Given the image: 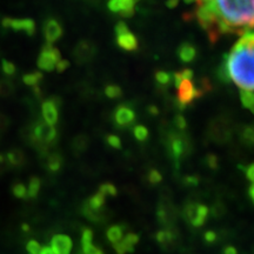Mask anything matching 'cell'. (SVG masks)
<instances>
[{
    "mask_svg": "<svg viewBox=\"0 0 254 254\" xmlns=\"http://www.w3.org/2000/svg\"><path fill=\"white\" fill-rule=\"evenodd\" d=\"M225 212H226V208H225V205L220 201L215 202V204L213 205V207H212V209H211V213L214 218H221L222 215L225 214Z\"/></svg>",
    "mask_w": 254,
    "mask_h": 254,
    "instance_id": "obj_40",
    "label": "cell"
},
{
    "mask_svg": "<svg viewBox=\"0 0 254 254\" xmlns=\"http://www.w3.org/2000/svg\"><path fill=\"white\" fill-rule=\"evenodd\" d=\"M178 237V233L173 228H167V230L159 231L155 236V239L161 246H170L173 245Z\"/></svg>",
    "mask_w": 254,
    "mask_h": 254,
    "instance_id": "obj_21",
    "label": "cell"
},
{
    "mask_svg": "<svg viewBox=\"0 0 254 254\" xmlns=\"http://www.w3.org/2000/svg\"><path fill=\"white\" fill-rule=\"evenodd\" d=\"M157 215L160 224L170 228L171 225L176 220V209L173 208V206L170 205V202H161L158 208Z\"/></svg>",
    "mask_w": 254,
    "mask_h": 254,
    "instance_id": "obj_15",
    "label": "cell"
},
{
    "mask_svg": "<svg viewBox=\"0 0 254 254\" xmlns=\"http://www.w3.org/2000/svg\"><path fill=\"white\" fill-rule=\"evenodd\" d=\"M180 75H182V78L184 79V80H192L193 71L190 68H185L180 72Z\"/></svg>",
    "mask_w": 254,
    "mask_h": 254,
    "instance_id": "obj_52",
    "label": "cell"
},
{
    "mask_svg": "<svg viewBox=\"0 0 254 254\" xmlns=\"http://www.w3.org/2000/svg\"><path fill=\"white\" fill-rule=\"evenodd\" d=\"M178 2H179V0H167L166 5H167V7L174 8L178 5Z\"/></svg>",
    "mask_w": 254,
    "mask_h": 254,
    "instance_id": "obj_58",
    "label": "cell"
},
{
    "mask_svg": "<svg viewBox=\"0 0 254 254\" xmlns=\"http://www.w3.org/2000/svg\"><path fill=\"white\" fill-rule=\"evenodd\" d=\"M209 209L207 206L195 202H189L184 208V217L192 226L200 227L207 220Z\"/></svg>",
    "mask_w": 254,
    "mask_h": 254,
    "instance_id": "obj_3",
    "label": "cell"
},
{
    "mask_svg": "<svg viewBox=\"0 0 254 254\" xmlns=\"http://www.w3.org/2000/svg\"><path fill=\"white\" fill-rule=\"evenodd\" d=\"M60 57L62 56H60L59 50L53 47L51 44H47L43 47L39 58H38V67L44 69V71H53L57 64L62 60Z\"/></svg>",
    "mask_w": 254,
    "mask_h": 254,
    "instance_id": "obj_5",
    "label": "cell"
},
{
    "mask_svg": "<svg viewBox=\"0 0 254 254\" xmlns=\"http://www.w3.org/2000/svg\"><path fill=\"white\" fill-rule=\"evenodd\" d=\"M60 106V99L59 98H51V99L44 101L43 106H41V112H43V117L45 119V123L49 125L53 126L58 123L59 119V110Z\"/></svg>",
    "mask_w": 254,
    "mask_h": 254,
    "instance_id": "obj_9",
    "label": "cell"
},
{
    "mask_svg": "<svg viewBox=\"0 0 254 254\" xmlns=\"http://www.w3.org/2000/svg\"><path fill=\"white\" fill-rule=\"evenodd\" d=\"M217 238H218L217 233H215V232H213V231H208V232H206V233H205V241L207 244L215 243V241H217Z\"/></svg>",
    "mask_w": 254,
    "mask_h": 254,
    "instance_id": "obj_50",
    "label": "cell"
},
{
    "mask_svg": "<svg viewBox=\"0 0 254 254\" xmlns=\"http://www.w3.org/2000/svg\"><path fill=\"white\" fill-rule=\"evenodd\" d=\"M105 94L111 98V99H117V98L122 97L123 91L118 85H110V86L105 88Z\"/></svg>",
    "mask_w": 254,
    "mask_h": 254,
    "instance_id": "obj_33",
    "label": "cell"
},
{
    "mask_svg": "<svg viewBox=\"0 0 254 254\" xmlns=\"http://www.w3.org/2000/svg\"><path fill=\"white\" fill-rule=\"evenodd\" d=\"M147 111L150 112V114H152V116H158L159 114V110L157 106H154V105H151V106L147 107Z\"/></svg>",
    "mask_w": 254,
    "mask_h": 254,
    "instance_id": "obj_56",
    "label": "cell"
},
{
    "mask_svg": "<svg viewBox=\"0 0 254 254\" xmlns=\"http://www.w3.org/2000/svg\"><path fill=\"white\" fill-rule=\"evenodd\" d=\"M254 34L246 31L234 44L227 55V68L231 80L236 82L241 91L252 92L254 87Z\"/></svg>",
    "mask_w": 254,
    "mask_h": 254,
    "instance_id": "obj_2",
    "label": "cell"
},
{
    "mask_svg": "<svg viewBox=\"0 0 254 254\" xmlns=\"http://www.w3.org/2000/svg\"><path fill=\"white\" fill-rule=\"evenodd\" d=\"M95 247L93 246V233L90 228H85L81 236L82 254H91Z\"/></svg>",
    "mask_w": 254,
    "mask_h": 254,
    "instance_id": "obj_22",
    "label": "cell"
},
{
    "mask_svg": "<svg viewBox=\"0 0 254 254\" xmlns=\"http://www.w3.org/2000/svg\"><path fill=\"white\" fill-rule=\"evenodd\" d=\"M23 230H24L25 232H27L28 230H30V227H28L26 224H24V225H23Z\"/></svg>",
    "mask_w": 254,
    "mask_h": 254,
    "instance_id": "obj_62",
    "label": "cell"
},
{
    "mask_svg": "<svg viewBox=\"0 0 254 254\" xmlns=\"http://www.w3.org/2000/svg\"><path fill=\"white\" fill-rule=\"evenodd\" d=\"M209 134L217 142L226 141L230 136V131H228L226 123L220 122V120L212 123L209 127Z\"/></svg>",
    "mask_w": 254,
    "mask_h": 254,
    "instance_id": "obj_17",
    "label": "cell"
},
{
    "mask_svg": "<svg viewBox=\"0 0 254 254\" xmlns=\"http://www.w3.org/2000/svg\"><path fill=\"white\" fill-rule=\"evenodd\" d=\"M202 97L198 88L193 85L192 80H183L178 86L177 105L179 110H185L187 105L192 104L196 98Z\"/></svg>",
    "mask_w": 254,
    "mask_h": 254,
    "instance_id": "obj_4",
    "label": "cell"
},
{
    "mask_svg": "<svg viewBox=\"0 0 254 254\" xmlns=\"http://www.w3.org/2000/svg\"><path fill=\"white\" fill-rule=\"evenodd\" d=\"M5 158H6V161H7L8 166L14 167V168H19L26 164V157H25V153L21 150H18V148L8 151Z\"/></svg>",
    "mask_w": 254,
    "mask_h": 254,
    "instance_id": "obj_19",
    "label": "cell"
},
{
    "mask_svg": "<svg viewBox=\"0 0 254 254\" xmlns=\"http://www.w3.org/2000/svg\"><path fill=\"white\" fill-rule=\"evenodd\" d=\"M117 44H118L120 49L125 51H135L139 46L138 39L129 31L127 33H124L122 36L117 37Z\"/></svg>",
    "mask_w": 254,
    "mask_h": 254,
    "instance_id": "obj_18",
    "label": "cell"
},
{
    "mask_svg": "<svg viewBox=\"0 0 254 254\" xmlns=\"http://www.w3.org/2000/svg\"><path fill=\"white\" fill-rule=\"evenodd\" d=\"M184 184H185L186 186H190V187L198 186L199 177H196V176H189V177H186L185 179H184Z\"/></svg>",
    "mask_w": 254,
    "mask_h": 254,
    "instance_id": "obj_48",
    "label": "cell"
},
{
    "mask_svg": "<svg viewBox=\"0 0 254 254\" xmlns=\"http://www.w3.org/2000/svg\"><path fill=\"white\" fill-rule=\"evenodd\" d=\"M63 165V157L59 153H53L51 154L49 159H47V167L52 172H58L62 168Z\"/></svg>",
    "mask_w": 254,
    "mask_h": 254,
    "instance_id": "obj_26",
    "label": "cell"
},
{
    "mask_svg": "<svg viewBox=\"0 0 254 254\" xmlns=\"http://www.w3.org/2000/svg\"><path fill=\"white\" fill-rule=\"evenodd\" d=\"M1 68L2 72L5 73L6 75H13L15 73V66L13 63L8 62V60H2L1 62Z\"/></svg>",
    "mask_w": 254,
    "mask_h": 254,
    "instance_id": "obj_41",
    "label": "cell"
},
{
    "mask_svg": "<svg viewBox=\"0 0 254 254\" xmlns=\"http://www.w3.org/2000/svg\"><path fill=\"white\" fill-rule=\"evenodd\" d=\"M44 34L49 44H52L60 39L63 36V27L57 19H47L44 24Z\"/></svg>",
    "mask_w": 254,
    "mask_h": 254,
    "instance_id": "obj_13",
    "label": "cell"
},
{
    "mask_svg": "<svg viewBox=\"0 0 254 254\" xmlns=\"http://www.w3.org/2000/svg\"><path fill=\"white\" fill-rule=\"evenodd\" d=\"M221 254H238V251L236 247L233 246H226L224 250H222Z\"/></svg>",
    "mask_w": 254,
    "mask_h": 254,
    "instance_id": "obj_55",
    "label": "cell"
},
{
    "mask_svg": "<svg viewBox=\"0 0 254 254\" xmlns=\"http://www.w3.org/2000/svg\"><path fill=\"white\" fill-rule=\"evenodd\" d=\"M161 179H163V177H161V174L158 172L157 170H151L150 172H148V182H150L152 185H157L161 182Z\"/></svg>",
    "mask_w": 254,
    "mask_h": 254,
    "instance_id": "obj_45",
    "label": "cell"
},
{
    "mask_svg": "<svg viewBox=\"0 0 254 254\" xmlns=\"http://www.w3.org/2000/svg\"><path fill=\"white\" fill-rule=\"evenodd\" d=\"M206 164L211 170H218L219 168V159L215 154H208L206 157Z\"/></svg>",
    "mask_w": 254,
    "mask_h": 254,
    "instance_id": "obj_43",
    "label": "cell"
},
{
    "mask_svg": "<svg viewBox=\"0 0 254 254\" xmlns=\"http://www.w3.org/2000/svg\"><path fill=\"white\" fill-rule=\"evenodd\" d=\"M249 194H250V199L254 201V186L251 185L250 189H249Z\"/></svg>",
    "mask_w": 254,
    "mask_h": 254,
    "instance_id": "obj_60",
    "label": "cell"
},
{
    "mask_svg": "<svg viewBox=\"0 0 254 254\" xmlns=\"http://www.w3.org/2000/svg\"><path fill=\"white\" fill-rule=\"evenodd\" d=\"M127 32H128V27H127V25L124 23V21H119V23L116 25L117 37L122 36V34H124V33H127Z\"/></svg>",
    "mask_w": 254,
    "mask_h": 254,
    "instance_id": "obj_49",
    "label": "cell"
},
{
    "mask_svg": "<svg viewBox=\"0 0 254 254\" xmlns=\"http://www.w3.org/2000/svg\"><path fill=\"white\" fill-rule=\"evenodd\" d=\"M133 133L139 141H145L148 138V129L142 125H136L133 129Z\"/></svg>",
    "mask_w": 254,
    "mask_h": 254,
    "instance_id": "obj_36",
    "label": "cell"
},
{
    "mask_svg": "<svg viewBox=\"0 0 254 254\" xmlns=\"http://www.w3.org/2000/svg\"><path fill=\"white\" fill-rule=\"evenodd\" d=\"M133 1H134V2H138V1H140V0H133Z\"/></svg>",
    "mask_w": 254,
    "mask_h": 254,
    "instance_id": "obj_64",
    "label": "cell"
},
{
    "mask_svg": "<svg viewBox=\"0 0 254 254\" xmlns=\"http://www.w3.org/2000/svg\"><path fill=\"white\" fill-rule=\"evenodd\" d=\"M155 80H157L159 85L167 86V85H170L172 82V74L165 71H158L155 73Z\"/></svg>",
    "mask_w": 254,
    "mask_h": 254,
    "instance_id": "obj_32",
    "label": "cell"
},
{
    "mask_svg": "<svg viewBox=\"0 0 254 254\" xmlns=\"http://www.w3.org/2000/svg\"><path fill=\"white\" fill-rule=\"evenodd\" d=\"M40 190V179L37 177H32L28 184V190H27V196L30 198H36Z\"/></svg>",
    "mask_w": 254,
    "mask_h": 254,
    "instance_id": "obj_31",
    "label": "cell"
},
{
    "mask_svg": "<svg viewBox=\"0 0 254 254\" xmlns=\"http://www.w3.org/2000/svg\"><path fill=\"white\" fill-rule=\"evenodd\" d=\"M217 75L219 80L224 82V84H228V82L231 81L230 73H228V68H227V55L222 56V62L220 64V66L218 67Z\"/></svg>",
    "mask_w": 254,
    "mask_h": 254,
    "instance_id": "obj_25",
    "label": "cell"
},
{
    "mask_svg": "<svg viewBox=\"0 0 254 254\" xmlns=\"http://www.w3.org/2000/svg\"><path fill=\"white\" fill-rule=\"evenodd\" d=\"M106 141H107V144L111 146V147L117 148V150L122 148V141H120L119 136H117V135H114V134L107 135Z\"/></svg>",
    "mask_w": 254,
    "mask_h": 254,
    "instance_id": "obj_42",
    "label": "cell"
},
{
    "mask_svg": "<svg viewBox=\"0 0 254 254\" xmlns=\"http://www.w3.org/2000/svg\"><path fill=\"white\" fill-rule=\"evenodd\" d=\"M91 254H104V253H103V251L99 250V249H94L93 252H92Z\"/></svg>",
    "mask_w": 254,
    "mask_h": 254,
    "instance_id": "obj_61",
    "label": "cell"
},
{
    "mask_svg": "<svg viewBox=\"0 0 254 254\" xmlns=\"http://www.w3.org/2000/svg\"><path fill=\"white\" fill-rule=\"evenodd\" d=\"M196 88H198V90L202 93V95H204L206 93H208V92H211L213 86H212V82L209 81L208 78H201L199 81V87Z\"/></svg>",
    "mask_w": 254,
    "mask_h": 254,
    "instance_id": "obj_39",
    "label": "cell"
},
{
    "mask_svg": "<svg viewBox=\"0 0 254 254\" xmlns=\"http://www.w3.org/2000/svg\"><path fill=\"white\" fill-rule=\"evenodd\" d=\"M12 192H13L15 198L24 199L27 196V189L25 187V185H23V184L20 183L14 184V185L12 186Z\"/></svg>",
    "mask_w": 254,
    "mask_h": 254,
    "instance_id": "obj_35",
    "label": "cell"
},
{
    "mask_svg": "<svg viewBox=\"0 0 254 254\" xmlns=\"http://www.w3.org/2000/svg\"><path fill=\"white\" fill-rule=\"evenodd\" d=\"M178 56H179V58L183 63H192L196 57V50L190 43H183L179 46V49H178Z\"/></svg>",
    "mask_w": 254,
    "mask_h": 254,
    "instance_id": "obj_20",
    "label": "cell"
},
{
    "mask_svg": "<svg viewBox=\"0 0 254 254\" xmlns=\"http://www.w3.org/2000/svg\"><path fill=\"white\" fill-rule=\"evenodd\" d=\"M69 67V62L68 60H60V62L56 65L57 71L59 73H63L64 71H66Z\"/></svg>",
    "mask_w": 254,
    "mask_h": 254,
    "instance_id": "obj_51",
    "label": "cell"
},
{
    "mask_svg": "<svg viewBox=\"0 0 254 254\" xmlns=\"http://www.w3.org/2000/svg\"><path fill=\"white\" fill-rule=\"evenodd\" d=\"M95 46L88 40H81L74 49V59L79 64L90 62L95 56Z\"/></svg>",
    "mask_w": 254,
    "mask_h": 254,
    "instance_id": "obj_10",
    "label": "cell"
},
{
    "mask_svg": "<svg viewBox=\"0 0 254 254\" xmlns=\"http://www.w3.org/2000/svg\"><path fill=\"white\" fill-rule=\"evenodd\" d=\"M105 200H106V196L101 194L100 192H98L97 194L91 196V198L88 199L85 204H86L88 208L93 209V211H95V212H99V211H101V208H103V206L105 205Z\"/></svg>",
    "mask_w": 254,
    "mask_h": 254,
    "instance_id": "obj_23",
    "label": "cell"
},
{
    "mask_svg": "<svg viewBox=\"0 0 254 254\" xmlns=\"http://www.w3.org/2000/svg\"><path fill=\"white\" fill-rule=\"evenodd\" d=\"M195 17L212 44L221 34H240L253 28L254 0H194Z\"/></svg>",
    "mask_w": 254,
    "mask_h": 254,
    "instance_id": "obj_1",
    "label": "cell"
},
{
    "mask_svg": "<svg viewBox=\"0 0 254 254\" xmlns=\"http://www.w3.org/2000/svg\"><path fill=\"white\" fill-rule=\"evenodd\" d=\"M33 92H34V94L37 95V98H39V99H41V90L39 88V86H34L33 87Z\"/></svg>",
    "mask_w": 254,
    "mask_h": 254,
    "instance_id": "obj_59",
    "label": "cell"
},
{
    "mask_svg": "<svg viewBox=\"0 0 254 254\" xmlns=\"http://www.w3.org/2000/svg\"><path fill=\"white\" fill-rule=\"evenodd\" d=\"M8 165H7V161H6V158L5 155L0 154V174H2L5 172L6 170H7Z\"/></svg>",
    "mask_w": 254,
    "mask_h": 254,
    "instance_id": "obj_53",
    "label": "cell"
},
{
    "mask_svg": "<svg viewBox=\"0 0 254 254\" xmlns=\"http://www.w3.org/2000/svg\"><path fill=\"white\" fill-rule=\"evenodd\" d=\"M26 250L27 252L30 254H39L41 247H40V244L38 243L36 240H31L27 243V246H26Z\"/></svg>",
    "mask_w": 254,
    "mask_h": 254,
    "instance_id": "obj_44",
    "label": "cell"
},
{
    "mask_svg": "<svg viewBox=\"0 0 254 254\" xmlns=\"http://www.w3.org/2000/svg\"><path fill=\"white\" fill-rule=\"evenodd\" d=\"M240 99L243 103V106L245 109H249L251 112L254 111V97L253 93L250 91H241L240 92Z\"/></svg>",
    "mask_w": 254,
    "mask_h": 254,
    "instance_id": "obj_28",
    "label": "cell"
},
{
    "mask_svg": "<svg viewBox=\"0 0 254 254\" xmlns=\"http://www.w3.org/2000/svg\"><path fill=\"white\" fill-rule=\"evenodd\" d=\"M9 126V119L4 113H0V132H5Z\"/></svg>",
    "mask_w": 254,
    "mask_h": 254,
    "instance_id": "obj_47",
    "label": "cell"
},
{
    "mask_svg": "<svg viewBox=\"0 0 254 254\" xmlns=\"http://www.w3.org/2000/svg\"><path fill=\"white\" fill-rule=\"evenodd\" d=\"M99 192L101 193L103 195H111V196H116L118 194V190H117V187L112 185V184L110 183H106V184H103V185L100 186L99 189Z\"/></svg>",
    "mask_w": 254,
    "mask_h": 254,
    "instance_id": "obj_34",
    "label": "cell"
},
{
    "mask_svg": "<svg viewBox=\"0 0 254 254\" xmlns=\"http://www.w3.org/2000/svg\"><path fill=\"white\" fill-rule=\"evenodd\" d=\"M82 212H84L85 217L87 219H90L91 221H94V222H99L104 219V212L103 211H99V212H95L93 209L88 208L86 204L84 205V207H82Z\"/></svg>",
    "mask_w": 254,
    "mask_h": 254,
    "instance_id": "obj_30",
    "label": "cell"
},
{
    "mask_svg": "<svg viewBox=\"0 0 254 254\" xmlns=\"http://www.w3.org/2000/svg\"><path fill=\"white\" fill-rule=\"evenodd\" d=\"M13 91L14 87L11 82L7 80L0 81V95H2V97H8V95L13 93Z\"/></svg>",
    "mask_w": 254,
    "mask_h": 254,
    "instance_id": "obj_38",
    "label": "cell"
},
{
    "mask_svg": "<svg viewBox=\"0 0 254 254\" xmlns=\"http://www.w3.org/2000/svg\"><path fill=\"white\" fill-rule=\"evenodd\" d=\"M57 138V129L46 123L39 122L32 131V139L39 144H50Z\"/></svg>",
    "mask_w": 254,
    "mask_h": 254,
    "instance_id": "obj_7",
    "label": "cell"
},
{
    "mask_svg": "<svg viewBox=\"0 0 254 254\" xmlns=\"http://www.w3.org/2000/svg\"><path fill=\"white\" fill-rule=\"evenodd\" d=\"M43 80V73L40 72H32L28 74H25L23 78V81L28 86H38L39 82Z\"/></svg>",
    "mask_w": 254,
    "mask_h": 254,
    "instance_id": "obj_27",
    "label": "cell"
},
{
    "mask_svg": "<svg viewBox=\"0 0 254 254\" xmlns=\"http://www.w3.org/2000/svg\"><path fill=\"white\" fill-rule=\"evenodd\" d=\"M174 124H176L177 128L182 129V131H184V129L187 127L186 119L184 118L182 114H178V116H176V118H174Z\"/></svg>",
    "mask_w": 254,
    "mask_h": 254,
    "instance_id": "obj_46",
    "label": "cell"
},
{
    "mask_svg": "<svg viewBox=\"0 0 254 254\" xmlns=\"http://www.w3.org/2000/svg\"><path fill=\"white\" fill-rule=\"evenodd\" d=\"M88 144H90V140H88V138L86 135H78L77 138L73 140V148H74V151L77 152H84L87 150L88 147Z\"/></svg>",
    "mask_w": 254,
    "mask_h": 254,
    "instance_id": "obj_29",
    "label": "cell"
},
{
    "mask_svg": "<svg viewBox=\"0 0 254 254\" xmlns=\"http://www.w3.org/2000/svg\"><path fill=\"white\" fill-rule=\"evenodd\" d=\"M245 172H246V176H247V178H249L250 182H253L254 180V165L251 164L250 166L246 168Z\"/></svg>",
    "mask_w": 254,
    "mask_h": 254,
    "instance_id": "obj_54",
    "label": "cell"
},
{
    "mask_svg": "<svg viewBox=\"0 0 254 254\" xmlns=\"http://www.w3.org/2000/svg\"><path fill=\"white\" fill-rule=\"evenodd\" d=\"M243 141L245 142L246 145L252 146L254 142V129L252 126H246L245 129L243 131Z\"/></svg>",
    "mask_w": 254,
    "mask_h": 254,
    "instance_id": "obj_37",
    "label": "cell"
},
{
    "mask_svg": "<svg viewBox=\"0 0 254 254\" xmlns=\"http://www.w3.org/2000/svg\"><path fill=\"white\" fill-rule=\"evenodd\" d=\"M134 5L133 0H110L107 4L110 11L119 13L124 18H129L134 14Z\"/></svg>",
    "mask_w": 254,
    "mask_h": 254,
    "instance_id": "obj_11",
    "label": "cell"
},
{
    "mask_svg": "<svg viewBox=\"0 0 254 254\" xmlns=\"http://www.w3.org/2000/svg\"><path fill=\"white\" fill-rule=\"evenodd\" d=\"M139 243V236L134 233H129L123 238L118 244H116L114 250H116L117 254H126L132 253L134 251V247L136 244Z\"/></svg>",
    "mask_w": 254,
    "mask_h": 254,
    "instance_id": "obj_16",
    "label": "cell"
},
{
    "mask_svg": "<svg viewBox=\"0 0 254 254\" xmlns=\"http://www.w3.org/2000/svg\"><path fill=\"white\" fill-rule=\"evenodd\" d=\"M123 227L119 226V225H114V226H111L106 232V237L111 244L116 245L118 244L120 240L123 239Z\"/></svg>",
    "mask_w": 254,
    "mask_h": 254,
    "instance_id": "obj_24",
    "label": "cell"
},
{
    "mask_svg": "<svg viewBox=\"0 0 254 254\" xmlns=\"http://www.w3.org/2000/svg\"><path fill=\"white\" fill-rule=\"evenodd\" d=\"M184 1H185L186 4H192V2H194V0H184Z\"/></svg>",
    "mask_w": 254,
    "mask_h": 254,
    "instance_id": "obj_63",
    "label": "cell"
},
{
    "mask_svg": "<svg viewBox=\"0 0 254 254\" xmlns=\"http://www.w3.org/2000/svg\"><path fill=\"white\" fill-rule=\"evenodd\" d=\"M39 254H55V253H53V251L51 250L50 246H44L43 249L40 250Z\"/></svg>",
    "mask_w": 254,
    "mask_h": 254,
    "instance_id": "obj_57",
    "label": "cell"
},
{
    "mask_svg": "<svg viewBox=\"0 0 254 254\" xmlns=\"http://www.w3.org/2000/svg\"><path fill=\"white\" fill-rule=\"evenodd\" d=\"M187 150H189V141L185 136L177 134V133H171L170 140H168V151H170L171 158L176 161L177 166Z\"/></svg>",
    "mask_w": 254,
    "mask_h": 254,
    "instance_id": "obj_6",
    "label": "cell"
},
{
    "mask_svg": "<svg viewBox=\"0 0 254 254\" xmlns=\"http://www.w3.org/2000/svg\"><path fill=\"white\" fill-rule=\"evenodd\" d=\"M72 239L65 234H57L51 240V250L55 254H71Z\"/></svg>",
    "mask_w": 254,
    "mask_h": 254,
    "instance_id": "obj_12",
    "label": "cell"
},
{
    "mask_svg": "<svg viewBox=\"0 0 254 254\" xmlns=\"http://www.w3.org/2000/svg\"><path fill=\"white\" fill-rule=\"evenodd\" d=\"M4 28H12L15 32H25L28 36H33L36 32V23L32 19H12L4 18L1 21Z\"/></svg>",
    "mask_w": 254,
    "mask_h": 254,
    "instance_id": "obj_8",
    "label": "cell"
},
{
    "mask_svg": "<svg viewBox=\"0 0 254 254\" xmlns=\"http://www.w3.org/2000/svg\"><path fill=\"white\" fill-rule=\"evenodd\" d=\"M114 120L120 126H128L135 120V112L127 105H120L114 112Z\"/></svg>",
    "mask_w": 254,
    "mask_h": 254,
    "instance_id": "obj_14",
    "label": "cell"
}]
</instances>
